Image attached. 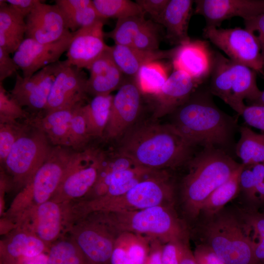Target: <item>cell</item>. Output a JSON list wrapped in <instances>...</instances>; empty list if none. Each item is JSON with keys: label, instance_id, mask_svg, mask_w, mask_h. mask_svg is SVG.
Returning <instances> with one entry per match:
<instances>
[{"label": "cell", "instance_id": "6da1fadb", "mask_svg": "<svg viewBox=\"0 0 264 264\" xmlns=\"http://www.w3.org/2000/svg\"><path fill=\"white\" fill-rule=\"evenodd\" d=\"M194 147L171 124L151 123L130 129L123 135L117 153L137 166L163 170L187 163Z\"/></svg>", "mask_w": 264, "mask_h": 264}, {"label": "cell", "instance_id": "7a4b0ae2", "mask_svg": "<svg viewBox=\"0 0 264 264\" xmlns=\"http://www.w3.org/2000/svg\"><path fill=\"white\" fill-rule=\"evenodd\" d=\"M172 113L171 124L194 146L223 150L231 144L236 121L215 105L208 88L196 89Z\"/></svg>", "mask_w": 264, "mask_h": 264}, {"label": "cell", "instance_id": "3957f363", "mask_svg": "<svg viewBox=\"0 0 264 264\" xmlns=\"http://www.w3.org/2000/svg\"><path fill=\"white\" fill-rule=\"evenodd\" d=\"M188 163L189 172L181 183V199L186 216L194 220L200 215L206 198L241 164L223 150L213 148H204Z\"/></svg>", "mask_w": 264, "mask_h": 264}, {"label": "cell", "instance_id": "277c9868", "mask_svg": "<svg viewBox=\"0 0 264 264\" xmlns=\"http://www.w3.org/2000/svg\"><path fill=\"white\" fill-rule=\"evenodd\" d=\"M78 152L65 146H53L47 159L31 180L14 199L8 215L25 217L39 205L51 199L77 157Z\"/></svg>", "mask_w": 264, "mask_h": 264}, {"label": "cell", "instance_id": "5b68a950", "mask_svg": "<svg viewBox=\"0 0 264 264\" xmlns=\"http://www.w3.org/2000/svg\"><path fill=\"white\" fill-rule=\"evenodd\" d=\"M204 219L200 226L201 243L225 264H263L255 257L239 213L221 210Z\"/></svg>", "mask_w": 264, "mask_h": 264}, {"label": "cell", "instance_id": "8992f818", "mask_svg": "<svg viewBox=\"0 0 264 264\" xmlns=\"http://www.w3.org/2000/svg\"><path fill=\"white\" fill-rule=\"evenodd\" d=\"M103 219L118 233H133L159 240L188 242V232L173 204L120 212H99Z\"/></svg>", "mask_w": 264, "mask_h": 264}, {"label": "cell", "instance_id": "52a82bcc", "mask_svg": "<svg viewBox=\"0 0 264 264\" xmlns=\"http://www.w3.org/2000/svg\"><path fill=\"white\" fill-rule=\"evenodd\" d=\"M174 190L168 173L158 170L119 197L100 202L83 201L82 209L87 215L95 212L131 211L173 204Z\"/></svg>", "mask_w": 264, "mask_h": 264}, {"label": "cell", "instance_id": "ba28073f", "mask_svg": "<svg viewBox=\"0 0 264 264\" xmlns=\"http://www.w3.org/2000/svg\"><path fill=\"white\" fill-rule=\"evenodd\" d=\"M212 93L227 104L234 102L235 110L241 115L246 105L243 100L254 103L261 93L257 85L256 72L221 54L216 57L210 76Z\"/></svg>", "mask_w": 264, "mask_h": 264}, {"label": "cell", "instance_id": "9c48e42d", "mask_svg": "<svg viewBox=\"0 0 264 264\" xmlns=\"http://www.w3.org/2000/svg\"><path fill=\"white\" fill-rule=\"evenodd\" d=\"M28 124L3 165L12 185L21 189L31 180L53 147L42 131Z\"/></svg>", "mask_w": 264, "mask_h": 264}, {"label": "cell", "instance_id": "30bf717a", "mask_svg": "<svg viewBox=\"0 0 264 264\" xmlns=\"http://www.w3.org/2000/svg\"><path fill=\"white\" fill-rule=\"evenodd\" d=\"M70 231L71 238L89 264H110L119 234L99 213L92 212L80 218Z\"/></svg>", "mask_w": 264, "mask_h": 264}, {"label": "cell", "instance_id": "8fae6325", "mask_svg": "<svg viewBox=\"0 0 264 264\" xmlns=\"http://www.w3.org/2000/svg\"><path fill=\"white\" fill-rule=\"evenodd\" d=\"M203 35L223 51L229 59L264 74V63L257 36L241 27L218 28L205 26Z\"/></svg>", "mask_w": 264, "mask_h": 264}, {"label": "cell", "instance_id": "7c38bea8", "mask_svg": "<svg viewBox=\"0 0 264 264\" xmlns=\"http://www.w3.org/2000/svg\"><path fill=\"white\" fill-rule=\"evenodd\" d=\"M105 156L104 152L94 147L78 152L74 164L51 199L68 203L87 196L97 182Z\"/></svg>", "mask_w": 264, "mask_h": 264}, {"label": "cell", "instance_id": "4fadbf2b", "mask_svg": "<svg viewBox=\"0 0 264 264\" xmlns=\"http://www.w3.org/2000/svg\"><path fill=\"white\" fill-rule=\"evenodd\" d=\"M88 78L83 69L62 61L48 96L45 114L83 104Z\"/></svg>", "mask_w": 264, "mask_h": 264}, {"label": "cell", "instance_id": "5bb4252c", "mask_svg": "<svg viewBox=\"0 0 264 264\" xmlns=\"http://www.w3.org/2000/svg\"><path fill=\"white\" fill-rule=\"evenodd\" d=\"M70 32L62 39L47 44L40 43L30 38H25L13 59L22 72L24 78H28L44 67L59 61L66 52L73 38Z\"/></svg>", "mask_w": 264, "mask_h": 264}, {"label": "cell", "instance_id": "9a60e30c", "mask_svg": "<svg viewBox=\"0 0 264 264\" xmlns=\"http://www.w3.org/2000/svg\"><path fill=\"white\" fill-rule=\"evenodd\" d=\"M141 95L134 81L122 83L113 96L103 138L107 140L119 138L131 128L140 111Z\"/></svg>", "mask_w": 264, "mask_h": 264}, {"label": "cell", "instance_id": "2e32d148", "mask_svg": "<svg viewBox=\"0 0 264 264\" xmlns=\"http://www.w3.org/2000/svg\"><path fill=\"white\" fill-rule=\"evenodd\" d=\"M62 61L49 65L28 78L18 72L11 95L22 107L32 111L44 110L50 90Z\"/></svg>", "mask_w": 264, "mask_h": 264}, {"label": "cell", "instance_id": "e0dca14e", "mask_svg": "<svg viewBox=\"0 0 264 264\" xmlns=\"http://www.w3.org/2000/svg\"><path fill=\"white\" fill-rule=\"evenodd\" d=\"M25 38L40 43L57 41L71 31L66 27L63 14L56 5L40 1L25 19Z\"/></svg>", "mask_w": 264, "mask_h": 264}, {"label": "cell", "instance_id": "ac0fdd59", "mask_svg": "<svg viewBox=\"0 0 264 264\" xmlns=\"http://www.w3.org/2000/svg\"><path fill=\"white\" fill-rule=\"evenodd\" d=\"M195 13L203 16L206 26L218 27L235 17L246 20L264 13V0H196Z\"/></svg>", "mask_w": 264, "mask_h": 264}, {"label": "cell", "instance_id": "d6986e66", "mask_svg": "<svg viewBox=\"0 0 264 264\" xmlns=\"http://www.w3.org/2000/svg\"><path fill=\"white\" fill-rule=\"evenodd\" d=\"M214 57L206 41L190 39L176 47L172 65L201 84L210 75Z\"/></svg>", "mask_w": 264, "mask_h": 264}, {"label": "cell", "instance_id": "ffe728a7", "mask_svg": "<svg viewBox=\"0 0 264 264\" xmlns=\"http://www.w3.org/2000/svg\"><path fill=\"white\" fill-rule=\"evenodd\" d=\"M105 21L74 32L73 38L66 51L67 63L79 68L88 69L109 46L104 41Z\"/></svg>", "mask_w": 264, "mask_h": 264}, {"label": "cell", "instance_id": "44dd1931", "mask_svg": "<svg viewBox=\"0 0 264 264\" xmlns=\"http://www.w3.org/2000/svg\"><path fill=\"white\" fill-rule=\"evenodd\" d=\"M199 85L183 71L174 69L161 89L153 95V118L172 113L187 100Z\"/></svg>", "mask_w": 264, "mask_h": 264}, {"label": "cell", "instance_id": "7402d4cb", "mask_svg": "<svg viewBox=\"0 0 264 264\" xmlns=\"http://www.w3.org/2000/svg\"><path fill=\"white\" fill-rule=\"evenodd\" d=\"M66 203L52 199L33 209L22 220H31L28 229L49 246L60 236L65 218L67 216Z\"/></svg>", "mask_w": 264, "mask_h": 264}, {"label": "cell", "instance_id": "603a6c76", "mask_svg": "<svg viewBox=\"0 0 264 264\" xmlns=\"http://www.w3.org/2000/svg\"><path fill=\"white\" fill-rule=\"evenodd\" d=\"M48 246L26 227L13 232L0 245V264H17L21 260L48 251Z\"/></svg>", "mask_w": 264, "mask_h": 264}, {"label": "cell", "instance_id": "cb8c5ba5", "mask_svg": "<svg viewBox=\"0 0 264 264\" xmlns=\"http://www.w3.org/2000/svg\"><path fill=\"white\" fill-rule=\"evenodd\" d=\"M87 92L94 95L110 94L122 84V72L114 62L109 46L88 67Z\"/></svg>", "mask_w": 264, "mask_h": 264}, {"label": "cell", "instance_id": "d4e9b609", "mask_svg": "<svg viewBox=\"0 0 264 264\" xmlns=\"http://www.w3.org/2000/svg\"><path fill=\"white\" fill-rule=\"evenodd\" d=\"M175 49L176 47L169 50H147L115 44L109 46L110 53L118 68L123 74L133 77L139 68L148 63L172 59Z\"/></svg>", "mask_w": 264, "mask_h": 264}, {"label": "cell", "instance_id": "484cf974", "mask_svg": "<svg viewBox=\"0 0 264 264\" xmlns=\"http://www.w3.org/2000/svg\"><path fill=\"white\" fill-rule=\"evenodd\" d=\"M194 1L169 0L158 23L166 28L171 43L178 45L190 39L188 29Z\"/></svg>", "mask_w": 264, "mask_h": 264}, {"label": "cell", "instance_id": "4316f807", "mask_svg": "<svg viewBox=\"0 0 264 264\" xmlns=\"http://www.w3.org/2000/svg\"><path fill=\"white\" fill-rule=\"evenodd\" d=\"M77 106L54 110L44 116H31L26 121L42 131L53 146L68 147L70 120L73 110Z\"/></svg>", "mask_w": 264, "mask_h": 264}, {"label": "cell", "instance_id": "83f0119b", "mask_svg": "<svg viewBox=\"0 0 264 264\" xmlns=\"http://www.w3.org/2000/svg\"><path fill=\"white\" fill-rule=\"evenodd\" d=\"M24 19L5 0H0V47L9 54L14 53L25 39Z\"/></svg>", "mask_w": 264, "mask_h": 264}, {"label": "cell", "instance_id": "f1b7e54d", "mask_svg": "<svg viewBox=\"0 0 264 264\" xmlns=\"http://www.w3.org/2000/svg\"><path fill=\"white\" fill-rule=\"evenodd\" d=\"M113 98V96L110 94L96 95L89 103L83 105L88 132L91 137H103Z\"/></svg>", "mask_w": 264, "mask_h": 264}, {"label": "cell", "instance_id": "f546056e", "mask_svg": "<svg viewBox=\"0 0 264 264\" xmlns=\"http://www.w3.org/2000/svg\"><path fill=\"white\" fill-rule=\"evenodd\" d=\"M244 167L241 163L231 176L209 196L201 206L200 215L208 217L218 213L238 194L240 175Z\"/></svg>", "mask_w": 264, "mask_h": 264}, {"label": "cell", "instance_id": "4dcf8cb0", "mask_svg": "<svg viewBox=\"0 0 264 264\" xmlns=\"http://www.w3.org/2000/svg\"><path fill=\"white\" fill-rule=\"evenodd\" d=\"M240 138L236 153L245 167L264 163V133L255 132L247 127L240 128Z\"/></svg>", "mask_w": 264, "mask_h": 264}, {"label": "cell", "instance_id": "1f68e13d", "mask_svg": "<svg viewBox=\"0 0 264 264\" xmlns=\"http://www.w3.org/2000/svg\"><path fill=\"white\" fill-rule=\"evenodd\" d=\"M168 68L162 62L156 61L142 66L134 76V82L141 94H156L167 81Z\"/></svg>", "mask_w": 264, "mask_h": 264}, {"label": "cell", "instance_id": "d6a6232c", "mask_svg": "<svg viewBox=\"0 0 264 264\" xmlns=\"http://www.w3.org/2000/svg\"><path fill=\"white\" fill-rule=\"evenodd\" d=\"M239 214L252 243L255 257L264 264V212L252 208L242 210Z\"/></svg>", "mask_w": 264, "mask_h": 264}, {"label": "cell", "instance_id": "836d02e7", "mask_svg": "<svg viewBox=\"0 0 264 264\" xmlns=\"http://www.w3.org/2000/svg\"><path fill=\"white\" fill-rule=\"evenodd\" d=\"M48 264H89L71 238L53 242L47 251Z\"/></svg>", "mask_w": 264, "mask_h": 264}, {"label": "cell", "instance_id": "e575fe53", "mask_svg": "<svg viewBox=\"0 0 264 264\" xmlns=\"http://www.w3.org/2000/svg\"><path fill=\"white\" fill-rule=\"evenodd\" d=\"M93 4L100 17L104 20H117L133 16L144 15L136 2L130 0H93Z\"/></svg>", "mask_w": 264, "mask_h": 264}, {"label": "cell", "instance_id": "d590c367", "mask_svg": "<svg viewBox=\"0 0 264 264\" xmlns=\"http://www.w3.org/2000/svg\"><path fill=\"white\" fill-rule=\"evenodd\" d=\"M144 15L118 19L115 27L105 36L111 38L115 44L131 46L133 41L147 20Z\"/></svg>", "mask_w": 264, "mask_h": 264}, {"label": "cell", "instance_id": "8d00e7d4", "mask_svg": "<svg viewBox=\"0 0 264 264\" xmlns=\"http://www.w3.org/2000/svg\"><path fill=\"white\" fill-rule=\"evenodd\" d=\"M118 238L122 243L129 264H144L150 248V238L131 232H121Z\"/></svg>", "mask_w": 264, "mask_h": 264}, {"label": "cell", "instance_id": "74e56055", "mask_svg": "<svg viewBox=\"0 0 264 264\" xmlns=\"http://www.w3.org/2000/svg\"><path fill=\"white\" fill-rule=\"evenodd\" d=\"M84 105L82 104L75 108L70 123L68 147L77 152L86 148L91 138L88 131L83 109Z\"/></svg>", "mask_w": 264, "mask_h": 264}, {"label": "cell", "instance_id": "f35d334b", "mask_svg": "<svg viewBox=\"0 0 264 264\" xmlns=\"http://www.w3.org/2000/svg\"><path fill=\"white\" fill-rule=\"evenodd\" d=\"M30 117L0 82V123H15L18 119L27 120Z\"/></svg>", "mask_w": 264, "mask_h": 264}, {"label": "cell", "instance_id": "ab89813d", "mask_svg": "<svg viewBox=\"0 0 264 264\" xmlns=\"http://www.w3.org/2000/svg\"><path fill=\"white\" fill-rule=\"evenodd\" d=\"M63 14L67 28L72 32L91 26L99 21H105L100 17L92 2L87 7Z\"/></svg>", "mask_w": 264, "mask_h": 264}, {"label": "cell", "instance_id": "60d3db41", "mask_svg": "<svg viewBox=\"0 0 264 264\" xmlns=\"http://www.w3.org/2000/svg\"><path fill=\"white\" fill-rule=\"evenodd\" d=\"M28 123H0V161L2 165L9 154L13 145L22 135Z\"/></svg>", "mask_w": 264, "mask_h": 264}, {"label": "cell", "instance_id": "b9f144b4", "mask_svg": "<svg viewBox=\"0 0 264 264\" xmlns=\"http://www.w3.org/2000/svg\"><path fill=\"white\" fill-rule=\"evenodd\" d=\"M159 26L154 22L147 20L131 46L143 50H155L159 49Z\"/></svg>", "mask_w": 264, "mask_h": 264}, {"label": "cell", "instance_id": "7bdbcfd3", "mask_svg": "<svg viewBox=\"0 0 264 264\" xmlns=\"http://www.w3.org/2000/svg\"><path fill=\"white\" fill-rule=\"evenodd\" d=\"M240 190L246 200L252 205L257 204L259 199L257 195L255 181L251 169L244 167L240 178Z\"/></svg>", "mask_w": 264, "mask_h": 264}, {"label": "cell", "instance_id": "ee69618b", "mask_svg": "<svg viewBox=\"0 0 264 264\" xmlns=\"http://www.w3.org/2000/svg\"><path fill=\"white\" fill-rule=\"evenodd\" d=\"M188 242L172 241L163 244L161 264H179L184 245Z\"/></svg>", "mask_w": 264, "mask_h": 264}, {"label": "cell", "instance_id": "f6af8a7d", "mask_svg": "<svg viewBox=\"0 0 264 264\" xmlns=\"http://www.w3.org/2000/svg\"><path fill=\"white\" fill-rule=\"evenodd\" d=\"M241 115L248 125L264 131V106H246Z\"/></svg>", "mask_w": 264, "mask_h": 264}, {"label": "cell", "instance_id": "bcb514c9", "mask_svg": "<svg viewBox=\"0 0 264 264\" xmlns=\"http://www.w3.org/2000/svg\"><path fill=\"white\" fill-rule=\"evenodd\" d=\"M169 0H137L136 2L144 13L149 14L158 23Z\"/></svg>", "mask_w": 264, "mask_h": 264}, {"label": "cell", "instance_id": "7dc6e473", "mask_svg": "<svg viewBox=\"0 0 264 264\" xmlns=\"http://www.w3.org/2000/svg\"><path fill=\"white\" fill-rule=\"evenodd\" d=\"M245 28L258 33L257 36L261 46V55L264 63V13L254 17L244 20Z\"/></svg>", "mask_w": 264, "mask_h": 264}, {"label": "cell", "instance_id": "c3c4849f", "mask_svg": "<svg viewBox=\"0 0 264 264\" xmlns=\"http://www.w3.org/2000/svg\"><path fill=\"white\" fill-rule=\"evenodd\" d=\"M19 69L10 54L0 47V82L17 73Z\"/></svg>", "mask_w": 264, "mask_h": 264}, {"label": "cell", "instance_id": "681fc988", "mask_svg": "<svg viewBox=\"0 0 264 264\" xmlns=\"http://www.w3.org/2000/svg\"><path fill=\"white\" fill-rule=\"evenodd\" d=\"M9 6L17 13L23 17H26L31 12L40 0H6Z\"/></svg>", "mask_w": 264, "mask_h": 264}, {"label": "cell", "instance_id": "f907efd6", "mask_svg": "<svg viewBox=\"0 0 264 264\" xmlns=\"http://www.w3.org/2000/svg\"><path fill=\"white\" fill-rule=\"evenodd\" d=\"M90 0H57L55 4L63 14L71 13L92 3Z\"/></svg>", "mask_w": 264, "mask_h": 264}, {"label": "cell", "instance_id": "816d5d0a", "mask_svg": "<svg viewBox=\"0 0 264 264\" xmlns=\"http://www.w3.org/2000/svg\"><path fill=\"white\" fill-rule=\"evenodd\" d=\"M163 244L159 240L150 238V251L144 264H161Z\"/></svg>", "mask_w": 264, "mask_h": 264}, {"label": "cell", "instance_id": "f5cc1de1", "mask_svg": "<svg viewBox=\"0 0 264 264\" xmlns=\"http://www.w3.org/2000/svg\"><path fill=\"white\" fill-rule=\"evenodd\" d=\"M195 251L199 254L207 264H225L211 248L204 244L200 243Z\"/></svg>", "mask_w": 264, "mask_h": 264}, {"label": "cell", "instance_id": "db71d44e", "mask_svg": "<svg viewBox=\"0 0 264 264\" xmlns=\"http://www.w3.org/2000/svg\"><path fill=\"white\" fill-rule=\"evenodd\" d=\"M17 264H48L47 252L35 257L24 258Z\"/></svg>", "mask_w": 264, "mask_h": 264}, {"label": "cell", "instance_id": "11a10c76", "mask_svg": "<svg viewBox=\"0 0 264 264\" xmlns=\"http://www.w3.org/2000/svg\"><path fill=\"white\" fill-rule=\"evenodd\" d=\"M179 264H198L193 253L189 248L188 242L184 245Z\"/></svg>", "mask_w": 264, "mask_h": 264}, {"label": "cell", "instance_id": "9f6ffc18", "mask_svg": "<svg viewBox=\"0 0 264 264\" xmlns=\"http://www.w3.org/2000/svg\"><path fill=\"white\" fill-rule=\"evenodd\" d=\"M193 254L198 264H207L202 256L198 252L194 251Z\"/></svg>", "mask_w": 264, "mask_h": 264}, {"label": "cell", "instance_id": "6f0895ef", "mask_svg": "<svg viewBox=\"0 0 264 264\" xmlns=\"http://www.w3.org/2000/svg\"><path fill=\"white\" fill-rule=\"evenodd\" d=\"M251 105H260L264 106V90L261 91L259 98Z\"/></svg>", "mask_w": 264, "mask_h": 264}, {"label": "cell", "instance_id": "680465c9", "mask_svg": "<svg viewBox=\"0 0 264 264\" xmlns=\"http://www.w3.org/2000/svg\"></svg>", "mask_w": 264, "mask_h": 264}]
</instances>
